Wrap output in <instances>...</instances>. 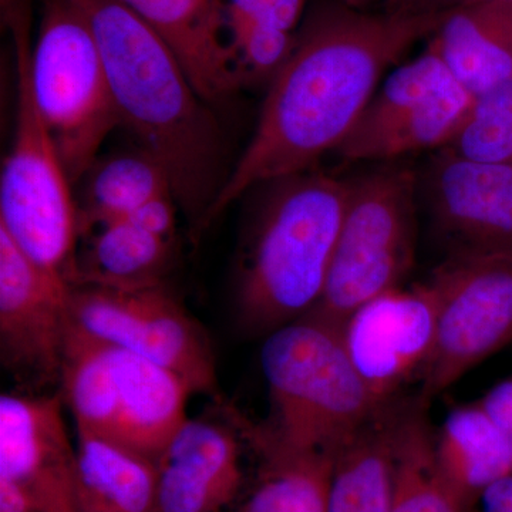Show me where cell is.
I'll return each mask as SVG.
<instances>
[{
  "label": "cell",
  "mask_w": 512,
  "mask_h": 512,
  "mask_svg": "<svg viewBox=\"0 0 512 512\" xmlns=\"http://www.w3.org/2000/svg\"><path fill=\"white\" fill-rule=\"evenodd\" d=\"M443 12L369 13L326 3L309 13L269 82L248 147L229 171L202 229L258 185L315 170L338 151L375 96L387 67L439 28Z\"/></svg>",
  "instance_id": "obj_1"
},
{
  "label": "cell",
  "mask_w": 512,
  "mask_h": 512,
  "mask_svg": "<svg viewBox=\"0 0 512 512\" xmlns=\"http://www.w3.org/2000/svg\"><path fill=\"white\" fill-rule=\"evenodd\" d=\"M72 2L99 46L120 126L164 168L178 207L200 232L228 178L210 103L174 50L133 10L119 0Z\"/></svg>",
  "instance_id": "obj_2"
},
{
  "label": "cell",
  "mask_w": 512,
  "mask_h": 512,
  "mask_svg": "<svg viewBox=\"0 0 512 512\" xmlns=\"http://www.w3.org/2000/svg\"><path fill=\"white\" fill-rule=\"evenodd\" d=\"M242 249L237 316L269 335L315 308L348 205L350 180L311 170L266 183Z\"/></svg>",
  "instance_id": "obj_3"
},
{
  "label": "cell",
  "mask_w": 512,
  "mask_h": 512,
  "mask_svg": "<svg viewBox=\"0 0 512 512\" xmlns=\"http://www.w3.org/2000/svg\"><path fill=\"white\" fill-rule=\"evenodd\" d=\"M261 366L274 410L264 429L293 450L338 456L384 404L357 373L339 330L309 316L266 335Z\"/></svg>",
  "instance_id": "obj_4"
},
{
  "label": "cell",
  "mask_w": 512,
  "mask_h": 512,
  "mask_svg": "<svg viewBox=\"0 0 512 512\" xmlns=\"http://www.w3.org/2000/svg\"><path fill=\"white\" fill-rule=\"evenodd\" d=\"M62 396L76 430L156 461L187 421L191 392L171 370L94 339L70 323Z\"/></svg>",
  "instance_id": "obj_5"
},
{
  "label": "cell",
  "mask_w": 512,
  "mask_h": 512,
  "mask_svg": "<svg viewBox=\"0 0 512 512\" xmlns=\"http://www.w3.org/2000/svg\"><path fill=\"white\" fill-rule=\"evenodd\" d=\"M416 192V175L404 165L350 180L325 288L305 316L339 330L360 306L402 284L416 254Z\"/></svg>",
  "instance_id": "obj_6"
},
{
  "label": "cell",
  "mask_w": 512,
  "mask_h": 512,
  "mask_svg": "<svg viewBox=\"0 0 512 512\" xmlns=\"http://www.w3.org/2000/svg\"><path fill=\"white\" fill-rule=\"evenodd\" d=\"M29 73L67 177L80 183L120 120L99 46L72 0H45Z\"/></svg>",
  "instance_id": "obj_7"
},
{
  "label": "cell",
  "mask_w": 512,
  "mask_h": 512,
  "mask_svg": "<svg viewBox=\"0 0 512 512\" xmlns=\"http://www.w3.org/2000/svg\"><path fill=\"white\" fill-rule=\"evenodd\" d=\"M29 33L12 35L18 103L13 143L0 177V229L36 264L69 282L79 242V211L73 184L37 110L29 73Z\"/></svg>",
  "instance_id": "obj_8"
},
{
  "label": "cell",
  "mask_w": 512,
  "mask_h": 512,
  "mask_svg": "<svg viewBox=\"0 0 512 512\" xmlns=\"http://www.w3.org/2000/svg\"><path fill=\"white\" fill-rule=\"evenodd\" d=\"M431 279L437 291V326L433 350L420 373L423 407L512 342V254H451Z\"/></svg>",
  "instance_id": "obj_9"
},
{
  "label": "cell",
  "mask_w": 512,
  "mask_h": 512,
  "mask_svg": "<svg viewBox=\"0 0 512 512\" xmlns=\"http://www.w3.org/2000/svg\"><path fill=\"white\" fill-rule=\"evenodd\" d=\"M473 103L429 45L389 74L336 153L346 161H389L447 147Z\"/></svg>",
  "instance_id": "obj_10"
},
{
  "label": "cell",
  "mask_w": 512,
  "mask_h": 512,
  "mask_svg": "<svg viewBox=\"0 0 512 512\" xmlns=\"http://www.w3.org/2000/svg\"><path fill=\"white\" fill-rule=\"evenodd\" d=\"M70 316L92 338L171 370L192 393H217L207 333L165 285L140 291L72 286Z\"/></svg>",
  "instance_id": "obj_11"
},
{
  "label": "cell",
  "mask_w": 512,
  "mask_h": 512,
  "mask_svg": "<svg viewBox=\"0 0 512 512\" xmlns=\"http://www.w3.org/2000/svg\"><path fill=\"white\" fill-rule=\"evenodd\" d=\"M72 286L0 229V357L20 382H60Z\"/></svg>",
  "instance_id": "obj_12"
},
{
  "label": "cell",
  "mask_w": 512,
  "mask_h": 512,
  "mask_svg": "<svg viewBox=\"0 0 512 512\" xmlns=\"http://www.w3.org/2000/svg\"><path fill=\"white\" fill-rule=\"evenodd\" d=\"M437 326L433 279L400 286L360 306L339 329L357 373L380 403H387L413 373L426 366Z\"/></svg>",
  "instance_id": "obj_13"
},
{
  "label": "cell",
  "mask_w": 512,
  "mask_h": 512,
  "mask_svg": "<svg viewBox=\"0 0 512 512\" xmlns=\"http://www.w3.org/2000/svg\"><path fill=\"white\" fill-rule=\"evenodd\" d=\"M60 394L0 397V478L19 487L46 512H77L76 446Z\"/></svg>",
  "instance_id": "obj_14"
},
{
  "label": "cell",
  "mask_w": 512,
  "mask_h": 512,
  "mask_svg": "<svg viewBox=\"0 0 512 512\" xmlns=\"http://www.w3.org/2000/svg\"><path fill=\"white\" fill-rule=\"evenodd\" d=\"M431 217L453 254H512V163H485L448 148L426 178Z\"/></svg>",
  "instance_id": "obj_15"
},
{
  "label": "cell",
  "mask_w": 512,
  "mask_h": 512,
  "mask_svg": "<svg viewBox=\"0 0 512 512\" xmlns=\"http://www.w3.org/2000/svg\"><path fill=\"white\" fill-rule=\"evenodd\" d=\"M234 423L190 419L157 460V512H224L244 483Z\"/></svg>",
  "instance_id": "obj_16"
},
{
  "label": "cell",
  "mask_w": 512,
  "mask_h": 512,
  "mask_svg": "<svg viewBox=\"0 0 512 512\" xmlns=\"http://www.w3.org/2000/svg\"><path fill=\"white\" fill-rule=\"evenodd\" d=\"M174 50L208 103L241 89L225 35L222 0H119Z\"/></svg>",
  "instance_id": "obj_17"
},
{
  "label": "cell",
  "mask_w": 512,
  "mask_h": 512,
  "mask_svg": "<svg viewBox=\"0 0 512 512\" xmlns=\"http://www.w3.org/2000/svg\"><path fill=\"white\" fill-rule=\"evenodd\" d=\"M175 241L120 218L79 229L70 286L140 291L165 285Z\"/></svg>",
  "instance_id": "obj_18"
},
{
  "label": "cell",
  "mask_w": 512,
  "mask_h": 512,
  "mask_svg": "<svg viewBox=\"0 0 512 512\" xmlns=\"http://www.w3.org/2000/svg\"><path fill=\"white\" fill-rule=\"evenodd\" d=\"M429 45L474 97L493 89L512 77V0L444 10Z\"/></svg>",
  "instance_id": "obj_19"
},
{
  "label": "cell",
  "mask_w": 512,
  "mask_h": 512,
  "mask_svg": "<svg viewBox=\"0 0 512 512\" xmlns=\"http://www.w3.org/2000/svg\"><path fill=\"white\" fill-rule=\"evenodd\" d=\"M229 417L261 457L254 488L238 512H328L335 456L282 446L235 409Z\"/></svg>",
  "instance_id": "obj_20"
},
{
  "label": "cell",
  "mask_w": 512,
  "mask_h": 512,
  "mask_svg": "<svg viewBox=\"0 0 512 512\" xmlns=\"http://www.w3.org/2000/svg\"><path fill=\"white\" fill-rule=\"evenodd\" d=\"M74 495L77 512H157V463L76 430Z\"/></svg>",
  "instance_id": "obj_21"
},
{
  "label": "cell",
  "mask_w": 512,
  "mask_h": 512,
  "mask_svg": "<svg viewBox=\"0 0 512 512\" xmlns=\"http://www.w3.org/2000/svg\"><path fill=\"white\" fill-rule=\"evenodd\" d=\"M404 410L384 403L336 456L328 512H390Z\"/></svg>",
  "instance_id": "obj_22"
},
{
  "label": "cell",
  "mask_w": 512,
  "mask_h": 512,
  "mask_svg": "<svg viewBox=\"0 0 512 512\" xmlns=\"http://www.w3.org/2000/svg\"><path fill=\"white\" fill-rule=\"evenodd\" d=\"M436 456L468 510L487 488L512 476L510 444L480 402L448 414L436 439Z\"/></svg>",
  "instance_id": "obj_23"
},
{
  "label": "cell",
  "mask_w": 512,
  "mask_h": 512,
  "mask_svg": "<svg viewBox=\"0 0 512 512\" xmlns=\"http://www.w3.org/2000/svg\"><path fill=\"white\" fill-rule=\"evenodd\" d=\"M419 403L406 409L396 441V470L390 512H468L463 498L448 483L436 456Z\"/></svg>",
  "instance_id": "obj_24"
},
{
  "label": "cell",
  "mask_w": 512,
  "mask_h": 512,
  "mask_svg": "<svg viewBox=\"0 0 512 512\" xmlns=\"http://www.w3.org/2000/svg\"><path fill=\"white\" fill-rule=\"evenodd\" d=\"M82 181L79 229L126 218L158 195L173 194L164 168L141 150L96 161Z\"/></svg>",
  "instance_id": "obj_25"
},
{
  "label": "cell",
  "mask_w": 512,
  "mask_h": 512,
  "mask_svg": "<svg viewBox=\"0 0 512 512\" xmlns=\"http://www.w3.org/2000/svg\"><path fill=\"white\" fill-rule=\"evenodd\" d=\"M485 163H512V77L474 97L466 121L447 147Z\"/></svg>",
  "instance_id": "obj_26"
},
{
  "label": "cell",
  "mask_w": 512,
  "mask_h": 512,
  "mask_svg": "<svg viewBox=\"0 0 512 512\" xmlns=\"http://www.w3.org/2000/svg\"><path fill=\"white\" fill-rule=\"evenodd\" d=\"M224 20L232 67L241 87L271 82L291 56L296 33L272 28L225 8Z\"/></svg>",
  "instance_id": "obj_27"
},
{
  "label": "cell",
  "mask_w": 512,
  "mask_h": 512,
  "mask_svg": "<svg viewBox=\"0 0 512 512\" xmlns=\"http://www.w3.org/2000/svg\"><path fill=\"white\" fill-rule=\"evenodd\" d=\"M308 0H222V5L245 18L272 28L295 32Z\"/></svg>",
  "instance_id": "obj_28"
},
{
  "label": "cell",
  "mask_w": 512,
  "mask_h": 512,
  "mask_svg": "<svg viewBox=\"0 0 512 512\" xmlns=\"http://www.w3.org/2000/svg\"><path fill=\"white\" fill-rule=\"evenodd\" d=\"M177 208L180 207L174 195L167 192L138 207L136 211L127 215L126 220L134 222L138 227L146 229L157 237L175 241Z\"/></svg>",
  "instance_id": "obj_29"
},
{
  "label": "cell",
  "mask_w": 512,
  "mask_h": 512,
  "mask_svg": "<svg viewBox=\"0 0 512 512\" xmlns=\"http://www.w3.org/2000/svg\"><path fill=\"white\" fill-rule=\"evenodd\" d=\"M480 403L498 430L503 433L512 451V376L495 384Z\"/></svg>",
  "instance_id": "obj_30"
},
{
  "label": "cell",
  "mask_w": 512,
  "mask_h": 512,
  "mask_svg": "<svg viewBox=\"0 0 512 512\" xmlns=\"http://www.w3.org/2000/svg\"><path fill=\"white\" fill-rule=\"evenodd\" d=\"M476 505L480 512H512V476L487 488Z\"/></svg>",
  "instance_id": "obj_31"
},
{
  "label": "cell",
  "mask_w": 512,
  "mask_h": 512,
  "mask_svg": "<svg viewBox=\"0 0 512 512\" xmlns=\"http://www.w3.org/2000/svg\"><path fill=\"white\" fill-rule=\"evenodd\" d=\"M0 512H46L15 484L0 478Z\"/></svg>",
  "instance_id": "obj_32"
},
{
  "label": "cell",
  "mask_w": 512,
  "mask_h": 512,
  "mask_svg": "<svg viewBox=\"0 0 512 512\" xmlns=\"http://www.w3.org/2000/svg\"><path fill=\"white\" fill-rule=\"evenodd\" d=\"M478 2H485V0H410L406 10L409 12H444V10L457 8V6Z\"/></svg>",
  "instance_id": "obj_33"
},
{
  "label": "cell",
  "mask_w": 512,
  "mask_h": 512,
  "mask_svg": "<svg viewBox=\"0 0 512 512\" xmlns=\"http://www.w3.org/2000/svg\"><path fill=\"white\" fill-rule=\"evenodd\" d=\"M30 3L32 0H0L3 25L9 28L19 20L30 19Z\"/></svg>",
  "instance_id": "obj_34"
},
{
  "label": "cell",
  "mask_w": 512,
  "mask_h": 512,
  "mask_svg": "<svg viewBox=\"0 0 512 512\" xmlns=\"http://www.w3.org/2000/svg\"><path fill=\"white\" fill-rule=\"evenodd\" d=\"M342 2L346 3L350 8L363 10L367 6L372 5L373 2H376V0H342Z\"/></svg>",
  "instance_id": "obj_35"
},
{
  "label": "cell",
  "mask_w": 512,
  "mask_h": 512,
  "mask_svg": "<svg viewBox=\"0 0 512 512\" xmlns=\"http://www.w3.org/2000/svg\"><path fill=\"white\" fill-rule=\"evenodd\" d=\"M390 8L389 10H406L407 5H409L410 0H389Z\"/></svg>",
  "instance_id": "obj_36"
}]
</instances>
